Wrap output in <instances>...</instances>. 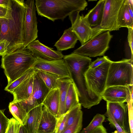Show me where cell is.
<instances>
[{
  "mask_svg": "<svg viewBox=\"0 0 133 133\" xmlns=\"http://www.w3.org/2000/svg\"><path fill=\"white\" fill-rule=\"evenodd\" d=\"M105 0H100L95 6L89 11L84 17L91 26L99 25L103 17Z\"/></svg>",
  "mask_w": 133,
  "mask_h": 133,
  "instance_id": "obj_19",
  "label": "cell"
},
{
  "mask_svg": "<svg viewBox=\"0 0 133 133\" xmlns=\"http://www.w3.org/2000/svg\"><path fill=\"white\" fill-rule=\"evenodd\" d=\"M21 124L14 117L9 120V125L5 133H17Z\"/></svg>",
  "mask_w": 133,
  "mask_h": 133,
  "instance_id": "obj_33",
  "label": "cell"
},
{
  "mask_svg": "<svg viewBox=\"0 0 133 133\" xmlns=\"http://www.w3.org/2000/svg\"><path fill=\"white\" fill-rule=\"evenodd\" d=\"M124 1L118 14L117 18L118 30L122 27L133 28V18L131 17L127 5Z\"/></svg>",
  "mask_w": 133,
  "mask_h": 133,
  "instance_id": "obj_23",
  "label": "cell"
},
{
  "mask_svg": "<svg viewBox=\"0 0 133 133\" xmlns=\"http://www.w3.org/2000/svg\"><path fill=\"white\" fill-rule=\"evenodd\" d=\"M128 40L131 52V60L133 62V28H128Z\"/></svg>",
  "mask_w": 133,
  "mask_h": 133,
  "instance_id": "obj_37",
  "label": "cell"
},
{
  "mask_svg": "<svg viewBox=\"0 0 133 133\" xmlns=\"http://www.w3.org/2000/svg\"><path fill=\"white\" fill-rule=\"evenodd\" d=\"M107 111L126 133H130L128 122V105L124 103L107 102Z\"/></svg>",
  "mask_w": 133,
  "mask_h": 133,
  "instance_id": "obj_13",
  "label": "cell"
},
{
  "mask_svg": "<svg viewBox=\"0 0 133 133\" xmlns=\"http://www.w3.org/2000/svg\"><path fill=\"white\" fill-rule=\"evenodd\" d=\"M26 6L24 29V46L35 41L38 37V30L36 15V8L34 0L25 2Z\"/></svg>",
  "mask_w": 133,
  "mask_h": 133,
  "instance_id": "obj_10",
  "label": "cell"
},
{
  "mask_svg": "<svg viewBox=\"0 0 133 133\" xmlns=\"http://www.w3.org/2000/svg\"><path fill=\"white\" fill-rule=\"evenodd\" d=\"M34 74L19 85L10 93L13 96V102L26 100L31 97L32 92Z\"/></svg>",
  "mask_w": 133,
  "mask_h": 133,
  "instance_id": "obj_16",
  "label": "cell"
},
{
  "mask_svg": "<svg viewBox=\"0 0 133 133\" xmlns=\"http://www.w3.org/2000/svg\"><path fill=\"white\" fill-rule=\"evenodd\" d=\"M111 133H120L116 130L114 132H112Z\"/></svg>",
  "mask_w": 133,
  "mask_h": 133,
  "instance_id": "obj_44",
  "label": "cell"
},
{
  "mask_svg": "<svg viewBox=\"0 0 133 133\" xmlns=\"http://www.w3.org/2000/svg\"><path fill=\"white\" fill-rule=\"evenodd\" d=\"M9 108L14 118L24 125L26 120L28 114L19 102H11L9 103Z\"/></svg>",
  "mask_w": 133,
  "mask_h": 133,
  "instance_id": "obj_24",
  "label": "cell"
},
{
  "mask_svg": "<svg viewBox=\"0 0 133 133\" xmlns=\"http://www.w3.org/2000/svg\"><path fill=\"white\" fill-rule=\"evenodd\" d=\"M104 115L107 117L108 120L110 124L113 127L115 128L117 131L120 133H126L116 122L113 117L110 113L106 111Z\"/></svg>",
  "mask_w": 133,
  "mask_h": 133,
  "instance_id": "obj_34",
  "label": "cell"
},
{
  "mask_svg": "<svg viewBox=\"0 0 133 133\" xmlns=\"http://www.w3.org/2000/svg\"><path fill=\"white\" fill-rule=\"evenodd\" d=\"M8 9L0 6V18H5L6 14Z\"/></svg>",
  "mask_w": 133,
  "mask_h": 133,
  "instance_id": "obj_41",
  "label": "cell"
},
{
  "mask_svg": "<svg viewBox=\"0 0 133 133\" xmlns=\"http://www.w3.org/2000/svg\"><path fill=\"white\" fill-rule=\"evenodd\" d=\"M73 82V80L70 79L65 78H61L58 80L59 105L57 118L65 113V102L67 93L70 85Z\"/></svg>",
  "mask_w": 133,
  "mask_h": 133,
  "instance_id": "obj_22",
  "label": "cell"
},
{
  "mask_svg": "<svg viewBox=\"0 0 133 133\" xmlns=\"http://www.w3.org/2000/svg\"><path fill=\"white\" fill-rule=\"evenodd\" d=\"M1 67L4 70L8 84L32 67L34 56L26 47H23L2 57Z\"/></svg>",
  "mask_w": 133,
  "mask_h": 133,
  "instance_id": "obj_4",
  "label": "cell"
},
{
  "mask_svg": "<svg viewBox=\"0 0 133 133\" xmlns=\"http://www.w3.org/2000/svg\"><path fill=\"white\" fill-rule=\"evenodd\" d=\"M78 40L77 37L70 27L64 31L63 34L54 46L58 51L65 50L73 48Z\"/></svg>",
  "mask_w": 133,
  "mask_h": 133,
  "instance_id": "obj_20",
  "label": "cell"
},
{
  "mask_svg": "<svg viewBox=\"0 0 133 133\" xmlns=\"http://www.w3.org/2000/svg\"><path fill=\"white\" fill-rule=\"evenodd\" d=\"M132 62L130 59L111 61L107 75L106 88L109 87L133 85Z\"/></svg>",
  "mask_w": 133,
  "mask_h": 133,
  "instance_id": "obj_5",
  "label": "cell"
},
{
  "mask_svg": "<svg viewBox=\"0 0 133 133\" xmlns=\"http://www.w3.org/2000/svg\"><path fill=\"white\" fill-rule=\"evenodd\" d=\"M63 59L70 68L81 105L89 109L99 104L102 97L96 95L89 89L85 77V73L92 62L91 59L73 52L64 56Z\"/></svg>",
  "mask_w": 133,
  "mask_h": 133,
  "instance_id": "obj_1",
  "label": "cell"
},
{
  "mask_svg": "<svg viewBox=\"0 0 133 133\" xmlns=\"http://www.w3.org/2000/svg\"><path fill=\"white\" fill-rule=\"evenodd\" d=\"M50 90L38 76L37 71L34 75L31 96L26 100L18 102L28 114L31 110L42 103Z\"/></svg>",
  "mask_w": 133,
  "mask_h": 133,
  "instance_id": "obj_12",
  "label": "cell"
},
{
  "mask_svg": "<svg viewBox=\"0 0 133 133\" xmlns=\"http://www.w3.org/2000/svg\"><path fill=\"white\" fill-rule=\"evenodd\" d=\"M82 111L81 105L80 103L69 110L64 129L71 126L74 123Z\"/></svg>",
  "mask_w": 133,
  "mask_h": 133,
  "instance_id": "obj_30",
  "label": "cell"
},
{
  "mask_svg": "<svg viewBox=\"0 0 133 133\" xmlns=\"http://www.w3.org/2000/svg\"><path fill=\"white\" fill-rule=\"evenodd\" d=\"M104 115L97 114L94 117L89 125L84 128L80 133H89L97 127L102 125L105 119Z\"/></svg>",
  "mask_w": 133,
  "mask_h": 133,
  "instance_id": "obj_28",
  "label": "cell"
},
{
  "mask_svg": "<svg viewBox=\"0 0 133 133\" xmlns=\"http://www.w3.org/2000/svg\"><path fill=\"white\" fill-rule=\"evenodd\" d=\"M9 44L7 41L3 38L0 39V56L3 57L8 53Z\"/></svg>",
  "mask_w": 133,
  "mask_h": 133,
  "instance_id": "obj_36",
  "label": "cell"
},
{
  "mask_svg": "<svg viewBox=\"0 0 133 133\" xmlns=\"http://www.w3.org/2000/svg\"><path fill=\"white\" fill-rule=\"evenodd\" d=\"M112 37L109 31L103 32L81 45L73 52L90 57L103 56L109 48V43Z\"/></svg>",
  "mask_w": 133,
  "mask_h": 133,
  "instance_id": "obj_8",
  "label": "cell"
},
{
  "mask_svg": "<svg viewBox=\"0 0 133 133\" xmlns=\"http://www.w3.org/2000/svg\"><path fill=\"white\" fill-rule=\"evenodd\" d=\"M133 102L131 101L127 104L128 122L130 133H133Z\"/></svg>",
  "mask_w": 133,
  "mask_h": 133,
  "instance_id": "obj_35",
  "label": "cell"
},
{
  "mask_svg": "<svg viewBox=\"0 0 133 133\" xmlns=\"http://www.w3.org/2000/svg\"><path fill=\"white\" fill-rule=\"evenodd\" d=\"M23 0H10L5 17L10 39L8 53L25 47L24 37V20L26 11Z\"/></svg>",
  "mask_w": 133,
  "mask_h": 133,
  "instance_id": "obj_2",
  "label": "cell"
},
{
  "mask_svg": "<svg viewBox=\"0 0 133 133\" xmlns=\"http://www.w3.org/2000/svg\"><path fill=\"white\" fill-rule=\"evenodd\" d=\"M55 132H54L52 133H55Z\"/></svg>",
  "mask_w": 133,
  "mask_h": 133,
  "instance_id": "obj_46",
  "label": "cell"
},
{
  "mask_svg": "<svg viewBox=\"0 0 133 133\" xmlns=\"http://www.w3.org/2000/svg\"><path fill=\"white\" fill-rule=\"evenodd\" d=\"M89 133H108L106 129L102 125L99 126Z\"/></svg>",
  "mask_w": 133,
  "mask_h": 133,
  "instance_id": "obj_40",
  "label": "cell"
},
{
  "mask_svg": "<svg viewBox=\"0 0 133 133\" xmlns=\"http://www.w3.org/2000/svg\"><path fill=\"white\" fill-rule=\"evenodd\" d=\"M57 120L58 118L50 113L43 106L37 133L54 132Z\"/></svg>",
  "mask_w": 133,
  "mask_h": 133,
  "instance_id": "obj_17",
  "label": "cell"
},
{
  "mask_svg": "<svg viewBox=\"0 0 133 133\" xmlns=\"http://www.w3.org/2000/svg\"><path fill=\"white\" fill-rule=\"evenodd\" d=\"M109 59L108 57L106 56H104L102 57L98 58L91 62L89 68L91 69L95 68L107 61Z\"/></svg>",
  "mask_w": 133,
  "mask_h": 133,
  "instance_id": "obj_38",
  "label": "cell"
},
{
  "mask_svg": "<svg viewBox=\"0 0 133 133\" xmlns=\"http://www.w3.org/2000/svg\"><path fill=\"white\" fill-rule=\"evenodd\" d=\"M1 23L0 21V35L1 34Z\"/></svg>",
  "mask_w": 133,
  "mask_h": 133,
  "instance_id": "obj_45",
  "label": "cell"
},
{
  "mask_svg": "<svg viewBox=\"0 0 133 133\" xmlns=\"http://www.w3.org/2000/svg\"><path fill=\"white\" fill-rule=\"evenodd\" d=\"M111 61L109 58L105 62L93 69L89 68L85 77L89 89L96 95L102 97L106 88L108 70Z\"/></svg>",
  "mask_w": 133,
  "mask_h": 133,
  "instance_id": "obj_7",
  "label": "cell"
},
{
  "mask_svg": "<svg viewBox=\"0 0 133 133\" xmlns=\"http://www.w3.org/2000/svg\"><path fill=\"white\" fill-rule=\"evenodd\" d=\"M80 11H76L69 16L71 24V29L77 37L81 45L104 32L98 25L94 27L90 26L84 18L79 14Z\"/></svg>",
  "mask_w": 133,
  "mask_h": 133,
  "instance_id": "obj_6",
  "label": "cell"
},
{
  "mask_svg": "<svg viewBox=\"0 0 133 133\" xmlns=\"http://www.w3.org/2000/svg\"><path fill=\"white\" fill-rule=\"evenodd\" d=\"M35 4L39 15L54 22L84 10L88 3L85 0H36Z\"/></svg>",
  "mask_w": 133,
  "mask_h": 133,
  "instance_id": "obj_3",
  "label": "cell"
},
{
  "mask_svg": "<svg viewBox=\"0 0 133 133\" xmlns=\"http://www.w3.org/2000/svg\"><path fill=\"white\" fill-rule=\"evenodd\" d=\"M37 71L38 76L43 81L46 87L50 90L58 88V79L63 78L45 71L40 70Z\"/></svg>",
  "mask_w": 133,
  "mask_h": 133,
  "instance_id": "obj_26",
  "label": "cell"
},
{
  "mask_svg": "<svg viewBox=\"0 0 133 133\" xmlns=\"http://www.w3.org/2000/svg\"><path fill=\"white\" fill-rule=\"evenodd\" d=\"M124 1L127 5L128 11L131 17L133 18V0H124Z\"/></svg>",
  "mask_w": 133,
  "mask_h": 133,
  "instance_id": "obj_39",
  "label": "cell"
},
{
  "mask_svg": "<svg viewBox=\"0 0 133 133\" xmlns=\"http://www.w3.org/2000/svg\"><path fill=\"white\" fill-rule=\"evenodd\" d=\"M83 112L79 113L74 123L64 130L62 133H79L82 127Z\"/></svg>",
  "mask_w": 133,
  "mask_h": 133,
  "instance_id": "obj_29",
  "label": "cell"
},
{
  "mask_svg": "<svg viewBox=\"0 0 133 133\" xmlns=\"http://www.w3.org/2000/svg\"><path fill=\"white\" fill-rule=\"evenodd\" d=\"M26 48L31 52L34 56L46 60L62 59L64 56L61 51L54 50L43 44L38 40L31 42Z\"/></svg>",
  "mask_w": 133,
  "mask_h": 133,
  "instance_id": "obj_14",
  "label": "cell"
},
{
  "mask_svg": "<svg viewBox=\"0 0 133 133\" xmlns=\"http://www.w3.org/2000/svg\"><path fill=\"white\" fill-rule=\"evenodd\" d=\"M10 0H0V6L8 9L9 5Z\"/></svg>",
  "mask_w": 133,
  "mask_h": 133,
  "instance_id": "obj_42",
  "label": "cell"
},
{
  "mask_svg": "<svg viewBox=\"0 0 133 133\" xmlns=\"http://www.w3.org/2000/svg\"><path fill=\"white\" fill-rule=\"evenodd\" d=\"M69 111L59 118L57 122L55 131V133H62L65 129Z\"/></svg>",
  "mask_w": 133,
  "mask_h": 133,
  "instance_id": "obj_31",
  "label": "cell"
},
{
  "mask_svg": "<svg viewBox=\"0 0 133 133\" xmlns=\"http://www.w3.org/2000/svg\"><path fill=\"white\" fill-rule=\"evenodd\" d=\"M36 72L37 70L33 67L31 68L14 82L7 84L4 90L10 93L16 87L26 79L34 75Z\"/></svg>",
  "mask_w": 133,
  "mask_h": 133,
  "instance_id": "obj_27",
  "label": "cell"
},
{
  "mask_svg": "<svg viewBox=\"0 0 133 133\" xmlns=\"http://www.w3.org/2000/svg\"><path fill=\"white\" fill-rule=\"evenodd\" d=\"M17 133H29L23 125L21 124Z\"/></svg>",
  "mask_w": 133,
  "mask_h": 133,
  "instance_id": "obj_43",
  "label": "cell"
},
{
  "mask_svg": "<svg viewBox=\"0 0 133 133\" xmlns=\"http://www.w3.org/2000/svg\"><path fill=\"white\" fill-rule=\"evenodd\" d=\"M42 104L50 113L57 118L59 105L58 88L50 90Z\"/></svg>",
  "mask_w": 133,
  "mask_h": 133,
  "instance_id": "obj_21",
  "label": "cell"
},
{
  "mask_svg": "<svg viewBox=\"0 0 133 133\" xmlns=\"http://www.w3.org/2000/svg\"><path fill=\"white\" fill-rule=\"evenodd\" d=\"M102 97V99L107 102L121 103L127 102L128 104L131 101L130 90L128 86H117L107 88Z\"/></svg>",
  "mask_w": 133,
  "mask_h": 133,
  "instance_id": "obj_15",
  "label": "cell"
},
{
  "mask_svg": "<svg viewBox=\"0 0 133 133\" xmlns=\"http://www.w3.org/2000/svg\"><path fill=\"white\" fill-rule=\"evenodd\" d=\"M43 105H39L30 111L23 125L29 133H37L42 112Z\"/></svg>",
  "mask_w": 133,
  "mask_h": 133,
  "instance_id": "obj_18",
  "label": "cell"
},
{
  "mask_svg": "<svg viewBox=\"0 0 133 133\" xmlns=\"http://www.w3.org/2000/svg\"><path fill=\"white\" fill-rule=\"evenodd\" d=\"M5 109H0V133H5L8 127L10 119L5 115Z\"/></svg>",
  "mask_w": 133,
  "mask_h": 133,
  "instance_id": "obj_32",
  "label": "cell"
},
{
  "mask_svg": "<svg viewBox=\"0 0 133 133\" xmlns=\"http://www.w3.org/2000/svg\"><path fill=\"white\" fill-rule=\"evenodd\" d=\"M35 62L33 66L36 70L47 72L73 80L68 65L63 59L48 60L34 56Z\"/></svg>",
  "mask_w": 133,
  "mask_h": 133,
  "instance_id": "obj_9",
  "label": "cell"
},
{
  "mask_svg": "<svg viewBox=\"0 0 133 133\" xmlns=\"http://www.w3.org/2000/svg\"><path fill=\"white\" fill-rule=\"evenodd\" d=\"M124 0H105L102 18L99 25L103 30H118L117 18L119 9Z\"/></svg>",
  "mask_w": 133,
  "mask_h": 133,
  "instance_id": "obj_11",
  "label": "cell"
},
{
  "mask_svg": "<svg viewBox=\"0 0 133 133\" xmlns=\"http://www.w3.org/2000/svg\"><path fill=\"white\" fill-rule=\"evenodd\" d=\"M79 104L78 91L73 82L70 85L67 93L65 102V113Z\"/></svg>",
  "mask_w": 133,
  "mask_h": 133,
  "instance_id": "obj_25",
  "label": "cell"
}]
</instances>
